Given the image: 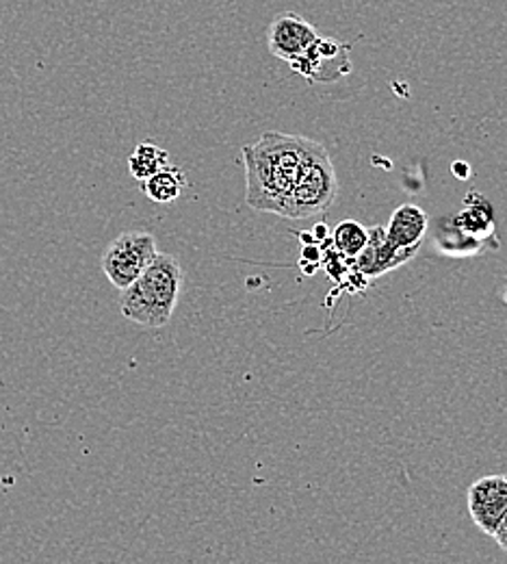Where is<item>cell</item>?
Returning a JSON list of instances; mask_svg holds the SVG:
<instances>
[{"label":"cell","mask_w":507,"mask_h":564,"mask_svg":"<svg viewBox=\"0 0 507 564\" xmlns=\"http://www.w3.org/2000/svg\"><path fill=\"white\" fill-rule=\"evenodd\" d=\"M319 141L285 133H265L243 148L245 200L256 212L290 215V194L297 176Z\"/></svg>","instance_id":"1"},{"label":"cell","mask_w":507,"mask_h":564,"mask_svg":"<svg viewBox=\"0 0 507 564\" xmlns=\"http://www.w3.org/2000/svg\"><path fill=\"white\" fill-rule=\"evenodd\" d=\"M180 291L183 268L178 259L156 252L142 276L122 291L120 311L126 319L156 330L172 319Z\"/></svg>","instance_id":"2"},{"label":"cell","mask_w":507,"mask_h":564,"mask_svg":"<svg viewBox=\"0 0 507 564\" xmlns=\"http://www.w3.org/2000/svg\"><path fill=\"white\" fill-rule=\"evenodd\" d=\"M339 192L337 174L328 150L319 143L304 163L290 194V219H306L328 212Z\"/></svg>","instance_id":"3"},{"label":"cell","mask_w":507,"mask_h":564,"mask_svg":"<svg viewBox=\"0 0 507 564\" xmlns=\"http://www.w3.org/2000/svg\"><path fill=\"white\" fill-rule=\"evenodd\" d=\"M156 252V239L150 232L129 230L109 243L100 265L109 282L124 291L142 276Z\"/></svg>","instance_id":"4"},{"label":"cell","mask_w":507,"mask_h":564,"mask_svg":"<svg viewBox=\"0 0 507 564\" xmlns=\"http://www.w3.org/2000/svg\"><path fill=\"white\" fill-rule=\"evenodd\" d=\"M469 514L473 523L493 536L507 514V476H486L469 487Z\"/></svg>","instance_id":"5"},{"label":"cell","mask_w":507,"mask_h":564,"mask_svg":"<svg viewBox=\"0 0 507 564\" xmlns=\"http://www.w3.org/2000/svg\"><path fill=\"white\" fill-rule=\"evenodd\" d=\"M319 40L317 29L297 13H278L267 29V46L276 59L297 62Z\"/></svg>","instance_id":"6"},{"label":"cell","mask_w":507,"mask_h":564,"mask_svg":"<svg viewBox=\"0 0 507 564\" xmlns=\"http://www.w3.org/2000/svg\"><path fill=\"white\" fill-rule=\"evenodd\" d=\"M419 250H401L395 248L386 235L384 226H373L368 230V241L363 252L354 259V268L363 274L364 279H377L386 272L397 270L399 265H406Z\"/></svg>","instance_id":"7"},{"label":"cell","mask_w":507,"mask_h":564,"mask_svg":"<svg viewBox=\"0 0 507 564\" xmlns=\"http://www.w3.org/2000/svg\"><path fill=\"white\" fill-rule=\"evenodd\" d=\"M430 226V217L417 205H401L384 226L386 239L401 250H419Z\"/></svg>","instance_id":"8"},{"label":"cell","mask_w":507,"mask_h":564,"mask_svg":"<svg viewBox=\"0 0 507 564\" xmlns=\"http://www.w3.org/2000/svg\"><path fill=\"white\" fill-rule=\"evenodd\" d=\"M185 185H187L185 174L178 167L167 165V167L158 170L156 174H152L150 178H145L142 189L150 200H154L158 205H167V203H174L180 198Z\"/></svg>","instance_id":"9"},{"label":"cell","mask_w":507,"mask_h":564,"mask_svg":"<svg viewBox=\"0 0 507 564\" xmlns=\"http://www.w3.org/2000/svg\"><path fill=\"white\" fill-rule=\"evenodd\" d=\"M169 165V154L167 150L154 145V143H140L133 154L129 156V170L133 174V178H137L140 183H144L145 178H150L152 174H156L158 170Z\"/></svg>","instance_id":"10"},{"label":"cell","mask_w":507,"mask_h":564,"mask_svg":"<svg viewBox=\"0 0 507 564\" xmlns=\"http://www.w3.org/2000/svg\"><path fill=\"white\" fill-rule=\"evenodd\" d=\"M332 241H334L337 252L343 259L354 261L363 252V248L368 241V230L356 219H343L341 224L334 226Z\"/></svg>","instance_id":"11"},{"label":"cell","mask_w":507,"mask_h":564,"mask_svg":"<svg viewBox=\"0 0 507 564\" xmlns=\"http://www.w3.org/2000/svg\"><path fill=\"white\" fill-rule=\"evenodd\" d=\"M493 539L497 541V545L504 550V552H507V514L506 519L499 523V528H497V532L493 534Z\"/></svg>","instance_id":"12"},{"label":"cell","mask_w":507,"mask_h":564,"mask_svg":"<svg viewBox=\"0 0 507 564\" xmlns=\"http://www.w3.org/2000/svg\"><path fill=\"white\" fill-rule=\"evenodd\" d=\"M451 172H453L460 181H466L469 174H471V170H469V165H466L464 161H455V163L451 165Z\"/></svg>","instance_id":"13"},{"label":"cell","mask_w":507,"mask_h":564,"mask_svg":"<svg viewBox=\"0 0 507 564\" xmlns=\"http://www.w3.org/2000/svg\"><path fill=\"white\" fill-rule=\"evenodd\" d=\"M328 235V228H326V224H319V228H315V237H317V243L323 239Z\"/></svg>","instance_id":"14"},{"label":"cell","mask_w":507,"mask_h":564,"mask_svg":"<svg viewBox=\"0 0 507 564\" xmlns=\"http://www.w3.org/2000/svg\"><path fill=\"white\" fill-rule=\"evenodd\" d=\"M304 257H306V259H315V257H317V259H319V250H312V248H306V250H304Z\"/></svg>","instance_id":"15"}]
</instances>
